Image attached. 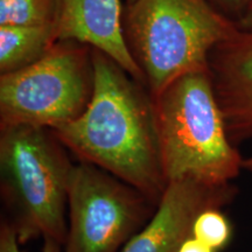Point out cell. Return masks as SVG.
Here are the masks:
<instances>
[{
	"mask_svg": "<svg viewBox=\"0 0 252 252\" xmlns=\"http://www.w3.org/2000/svg\"><path fill=\"white\" fill-rule=\"evenodd\" d=\"M17 232L12 228L7 220H1L0 225V252H25L21 249ZM62 244L53 239H43V247L41 252H64L62 250Z\"/></svg>",
	"mask_w": 252,
	"mask_h": 252,
	"instance_id": "cell-13",
	"label": "cell"
},
{
	"mask_svg": "<svg viewBox=\"0 0 252 252\" xmlns=\"http://www.w3.org/2000/svg\"><path fill=\"white\" fill-rule=\"evenodd\" d=\"M156 207L138 189L80 161L69 181L64 252H121Z\"/></svg>",
	"mask_w": 252,
	"mask_h": 252,
	"instance_id": "cell-6",
	"label": "cell"
},
{
	"mask_svg": "<svg viewBox=\"0 0 252 252\" xmlns=\"http://www.w3.org/2000/svg\"><path fill=\"white\" fill-rule=\"evenodd\" d=\"M235 185H212L193 178L169 181L146 224L121 252H179L191 236L194 220L209 208L223 209L234 201Z\"/></svg>",
	"mask_w": 252,
	"mask_h": 252,
	"instance_id": "cell-7",
	"label": "cell"
},
{
	"mask_svg": "<svg viewBox=\"0 0 252 252\" xmlns=\"http://www.w3.org/2000/svg\"><path fill=\"white\" fill-rule=\"evenodd\" d=\"M94 88L84 112L53 132L80 161L91 163L158 204L167 187L153 99L117 62L94 49Z\"/></svg>",
	"mask_w": 252,
	"mask_h": 252,
	"instance_id": "cell-1",
	"label": "cell"
},
{
	"mask_svg": "<svg viewBox=\"0 0 252 252\" xmlns=\"http://www.w3.org/2000/svg\"><path fill=\"white\" fill-rule=\"evenodd\" d=\"M214 89L231 143L252 139V31L238 30L209 56Z\"/></svg>",
	"mask_w": 252,
	"mask_h": 252,
	"instance_id": "cell-8",
	"label": "cell"
},
{
	"mask_svg": "<svg viewBox=\"0 0 252 252\" xmlns=\"http://www.w3.org/2000/svg\"><path fill=\"white\" fill-rule=\"evenodd\" d=\"M72 166L50 128H0L1 195L12 214L6 220L21 244L41 237L64 245Z\"/></svg>",
	"mask_w": 252,
	"mask_h": 252,
	"instance_id": "cell-4",
	"label": "cell"
},
{
	"mask_svg": "<svg viewBox=\"0 0 252 252\" xmlns=\"http://www.w3.org/2000/svg\"><path fill=\"white\" fill-rule=\"evenodd\" d=\"M237 26L242 31H252V6L237 21Z\"/></svg>",
	"mask_w": 252,
	"mask_h": 252,
	"instance_id": "cell-16",
	"label": "cell"
},
{
	"mask_svg": "<svg viewBox=\"0 0 252 252\" xmlns=\"http://www.w3.org/2000/svg\"><path fill=\"white\" fill-rule=\"evenodd\" d=\"M94 88V48L74 40L58 41L33 64L0 75V128L54 130L80 117Z\"/></svg>",
	"mask_w": 252,
	"mask_h": 252,
	"instance_id": "cell-5",
	"label": "cell"
},
{
	"mask_svg": "<svg viewBox=\"0 0 252 252\" xmlns=\"http://www.w3.org/2000/svg\"><path fill=\"white\" fill-rule=\"evenodd\" d=\"M58 41L54 25L0 26V75L33 64Z\"/></svg>",
	"mask_w": 252,
	"mask_h": 252,
	"instance_id": "cell-10",
	"label": "cell"
},
{
	"mask_svg": "<svg viewBox=\"0 0 252 252\" xmlns=\"http://www.w3.org/2000/svg\"><path fill=\"white\" fill-rule=\"evenodd\" d=\"M133 1H134V0H126V5L131 4V2H133Z\"/></svg>",
	"mask_w": 252,
	"mask_h": 252,
	"instance_id": "cell-18",
	"label": "cell"
},
{
	"mask_svg": "<svg viewBox=\"0 0 252 252\" xmlns=\"http://www.w3.org/2000/svg\"><path fill=\"white\" fill-rule=\"evenodd\" d=\"M243 169L252 173V154L250 157L244 158L243 160Z\"/></svg>",
	"mask_w": 252,
	"mask_h": 252,
	"instance_id": "cell-17",
	"label": "cell"
},
{
	"mask_svg": "<svg viewBox=\"0 0 252 252\" xmlns=\"http://www.w3.org/2000/svg\"><path fill=\"white\" fill-rule=\"evenodd\" d=\"M191 236L220 252L229 244L232 228L222 209L209 208L201 212L195 219Z\"/></svg>",
	"mask_w": 252,
	"mask_h": 252,
	"instance_id": "cell-12",
	"label": "cell"
},
{
	"mask_svg": "<svg viewBox=\"0 0 252 252\" xmlns=\"http://www.w3.org/2000/svg\"><path fill=\"white\" fill-rule=\"evenodd\" d=\"M54 23L59 41L74 40L117 62L144 86L139 67L125 42L121 0H56Z\"/></svg>",
	"mask_w": 252,
	"mask_h": 252,
	"instance_id": "cell-9",
	"label": "cell"
},
{
	"mask_svg": "<svg viewBox=\"0 0 252 252\" xmlns=\"http://www.w3.org/2000/svg\"><path fill=\"white\" fill-rule=\"evenodd\" d=\"M206 1L236 24L252 6V0H206Z\"/></svg>",
	"mask_w": 252,
	"mask_h": 252,
	"instance_id": "cell-14",
	"label": "cell"
},
{
	"mask_svg": "<svg viewBox=\"0 0 252 252\" xmlns=\"http://www.w3.org/2000/svg\"><path fill=\"white\" fill-rule=\"evenodd\" d=\"M179 252H216L214 249L208 247L207 244L202 243L198 239L194 238L193 236H189L182 243Z\"/></svg>",
	"mask_w": 252,
	"mask_h": 252,
	"instance_id": "cell-15",
	"label": "cell"
},
{
	"mask_svg": "<svg viewBox=\"0 0 252 252\" xmlns=\"http://www.w3.org/2000/svg\"><path fill=\"white\" fill-rule=\"evenodd\" d=\"M123 26L152 98L184 75L209 69L214 48L239 30L206 0H134Z\"/></svg>",
	"mask_w": 252,
	"mask_h": 252,
	"instance_id": "cell-3",
	"label": "cell"
},
{
	"mask_svg": "<svg viewBox=\"0 0 252 252\" xmlns=\"http://www.w3.org/2000/svg\"><path fill=\"white\" fill-rule=\"evenodd\" d=\"M56 0H0V26L54 25Z\"/></svg>",
	"mask_w": 252,
	"mask_h": 252,
	"instance_id": "cell-11",
	"label": "cell"
},
{
	"mask_svg": "<svg viewBox=\"0 0 252 252\" xmlns=\"http://www.w3.org/2000/svg\"><path fill=\"white\" fill-rule=\"evenodd\" d=\"M152 99L167 184L193 178L226 185L237 178L244 158L229 138L209 69L184 75Z\"/></svg>",
	"mask_w": 252,
	"mask_h": 252,
	"instance_id": "cell-2",
	"label": "cell"
}]
</instances>
